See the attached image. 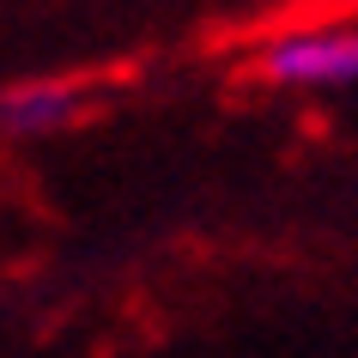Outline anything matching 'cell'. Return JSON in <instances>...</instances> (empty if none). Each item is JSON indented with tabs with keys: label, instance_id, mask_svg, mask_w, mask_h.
Listing matches in <instances>:
<instances>
[{
	"label": "cell",
	"instance_id": "6da1fadb",
	"mask_svg": "<svg viewBox=\"0 0 358 358\" xmlns=\"http://www.w3.org/2000/svg\"><path fill=\"white\" fill-rule=\"evenodd\" d=\"M267 79L280 85H352L358 79V31H292L267 49Z\"/></svg>",
	"mask_w": 358,
	"mask_h": 358
},
{
	"label": "cell",
	"instance_id": "7a4b0ae2",
	"mask_svg": "<svg viewBox=\"0 0 358 358\" xmlns=\"http://www.w3.org/2000/svg\"><path fill=\"white\" fill-rule=\"evenodd\" d=\"M79 110V92L61 85V79H37V85H19L6 97V128L13 134H49L61 122H73Z\"/></svg>",
	"mask_w": 358,
	"mask_h": 358
}]
</instances>
